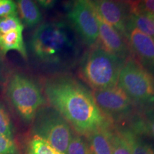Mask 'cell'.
<instances>
[{
  "mask_svg": "<svg viewBox=\"0 0 154 154\" xmlns=\"http://www.w3.org/2000/svg\"><path fill=\"white\" fill-rule=\"evenodd\" d=\"M99 25V39L102 47L107 51L126 61L130 54L126 38L113 26L98 17Z\"/></svg>",
  "mask_w": 154,
  "mask_h": 154,
  "instance_id": "cell-11",
  "label": "cell"
},
{
  "mask_svg": "<svg viewBox=\"0 0 154 154\" xmlns=\"http://www.w3.org/2000/svg\"><path fill=\"white\" fill-rule=\"evenodd\" d=\"M30 48L38 61L57 66H72L80 53L76 34L63 22L39 25L31 37Z\"/></svg>",
  "mask_w": 154,
  "mask_h": 154,
  "instance_id": "cell-2",
  "label": "cell"
},
{
  "mask_svg": "<svg viewBox=\"0 0 154 154\" xmlns=\"http://www.w3.org/2000/svg\"><path fill=\"white\" fill-rule=\"evenodd\" d=\"M44 92L50 106L79 134L87 136L99 128L110 127V120L96 104L91 92L74 77L50 78L44 83Z\"/></svg>",
  "mask_w": 154,
  "mask_h": 154,
  "instance_id": "cell-1",
  "label": "cell"
},
{
  "mask_svg": "<svg viewBox=\"0 0 154 154\" xmlns=\"http://www.w3.org/2000/svg\"><path fill=\"white\" fill-rule=\"evenodd\" d=\"M134 103L149 106L154 103V79L137 61L128 58L119 74L118 84Z\"/></svg>",
  "mask_w": 154,
  "mask_h": 154,
  "instance_id": "cell-5",
  "label": "cell"
},
{
  "mask_svg": "<svg viewBox=\"0 0 154 154\" xmlns=\"http://www.w3.org/2000/svg\"><path fill=\"white\" fill-rule=\"evenodd\" d=\"M113 154H132L128 142L119 131H111Z\"/></svg>",
  "mask_w": 154,
  "mask_h": 154,
  "instance_id": "cell-19",
  "label": "cell"
},
{
  "mask_svg": "<svg viewBox=\"0 0 154 154\" xmlns=\"http://www.w3.org/2000/svg\"><path fill=\"white\" fill-rule=\"evenodd\" d=\"M32 123L34 135L65 154L73 134L70 125L59 111L50 105H44L37 111Z\"/></svg>",
  "mask_w": 154,
  "mask_h": 154,
  "instance_id": "cell-6",
  "label": "cell"
},
{
  "mask_svg": "<svg viewBox=\"0 0 154 154\" xmlns=\"http://www.w3.org/2000/svg\"><path fill=\"white\" fill-rule=\"evenodd\" d=\"M142 123V131H146L154 138V106L146 109L143 118H140Z\"/></svg>",
  "mask_w": 154,
  "mask_h": 154,
  "instance_id": "cell-22",
  "label": "cell"
},
{
  "mask_svg": "<svg viewBox=\"0 0 154 154\" xmlns=\"http://www.w3.org/2000/svg\"><path fill=\"white\" fill-rule=\"evenodd\" d=\"M119 131L128 142L132 154H154L153 150L140 139L132 129L126 128Z\"/></svg>",
  "mask_w": 154,
  "mask_h": 154,
  "instance_id": "cell-16",
  "label": "cell"
},
{
  "mask_svg": "<svg viewBox=\"0 0 154 154\" xmlns=\"http://www.w3.org/2000/svg\"><path fill=\"white\" fill-rule=\"evenodd\" d=\"M92 94L96 104L108 118H122L134 111L135 103L118 85L94 90Z\"/></svg>",
  "mask_w": 154,
  "mask_h": 154,
  "instance_id": "cell-8",
  "label": "cell"
},
{
  "mask_svg": "<svg viewBox=\"0 0 154 154\" xmlns=\"http://www.w3.org/2000/svg\"><path fill=\"white\" fill-rule=\"evenodd\" d=\"M124 61L102 47L95 46L82 57L80 76L94 90L114 87L118 84L119 74Z\"/></svg>",
  "mask_w": 154,
  "mask_h": 154,
  "instance_id": "cell-3",
  "label": "cell"
},
{
  "mask_svg": "<svg viewBox=\"0 0 154 154\" xmlns=\"http://www.w3.org/2000/svg\"><path fill=\"white\" fill-rule=\"evenodd\" d=\"M65 154H90L87 142L79 135L73 134Z\"/></svg>",
  "mask_w": 154,
  "mask_h": 154,
  "instance_id": "cell-21",
  "label": "cell"
},
{
  "mask_svg": "<svg viewBox=\"0 0 154 154\" xmlns=\"http://www.w3.org/2000/svg\"><path fill=\"white\" fill-rule=\"evenodd\" d=\"M143 14H145L147 17H149V18L151 19V22H153L154 24V14H151V13H143Z\"/></svg>",
  "mask_w": 154,
  "mask_h": 154,
  "instance_id": "cell-28",
  "label": "cell"
},
{
  "mask_svg": "<svg viewBox=\"0 0 154 154\" xmlns=\"http://www.w3.org/2000/svg\"><path fill=\"white\" fill-rule=\"evenodd\" d=\"M23 31L15 30L0 35V54L5 57L9 51H16L24 58L27 59V51L23 37Z\"/></svg>",
  "mask_w": 154,
  "mask_h": 154,
  "instance_id": "cell-13",
  "label": "cell"
},
{
  "mask_svg": "<svg viewBox=\"0 0 154 154\" xmlns=\"http://www.w3.org/2000/svg\"><path fill=\"white\" fill-rule=\"evenodd\" d=\"M129 48L144 66L154 69V39L132 26L126 28Z\"/></svg>",
  "mask_w": 154,
  "mask_h": 154,
  "instance_id": "cell-10",
  "label": "cell"
},
{
  "mask_svg": "<svg viewBox=\"0 0 154 154\" xmlns=\"http://www.w3.org/2000/svg\"><path fill=\"white\" fill-rule=\"evenodd\" d=\"M18 15L17 4L12 0H0V18Z\"/></svg>",
  "mask_w": 154,
  "mask_h": 154,
  "instance_id": "cell-24",
  "label": "cell"
},
{
  "mask_svg": "<svg viewBox=\"0 0 154 154\" xmlns=\"http://www.w3.org/2000/svg\"><path fill=\"white\" fill-rule=\"evenodd\" d=\"M24 26L18 15L0 18V35L15 30H24Z\"/></svg>",
  "mask_w": 154,
  "mask_h": 154,
  "instance_id": "cell-20",
  "label": "cell"
},
{
  "mask_svg": "<svg viewBox=\"0 0 154 154\" xmlns=\"http://www.w3.org/2000/svg\"><path fill=\"white\" fill-rule=\"evenodd\" d=\"M97 16L113 26L126 38V24L128 15L126 5L109 0L91 1Z\"/></svg>",
  "mask_w": 154,
  "mask_h": 154,
  "instance_id": "cell-9",
  "label": "cell"
},
{
  "mask_svg": "<svg viewBox=\"0 0 154 154\" xmlns=\"http://www.w3.org/2000/svg\"><path fill=\"white\" fill-rule=\"evenodd\" d=\"M67 16L73 29L84 44L89 47L96 44L99 39V19L91 1H76Z\"/></svg>",
  "mask_w": 154,
  "mask_h": 154,
  "instance_id": "cell-7",
  "label": "cell"
},
{
  "mask_svg": "<svg viewBox=\"0 0 154 154\" xmlns=\"http://www.w3.org/2000/svg\"><path fill=\"white\" fill-rule=\"evenodd\" d=\"M27 154H64L57 151L47 140L34 135L28 141L26 146Z\"/></svg>",
  "mask_w": 154,
  "mask_h": 154,
  "instance_id": "cell-17",
  "label": "cell"
},
{
  "mask_svg": "<svg viewBox=\"0 0 154 154\" xmlns=\"http://www.w3.org/2000/svg\"><path fill=\"white\" fill-rule=\"evenodd\" d=\"M0 134L9 139L14 140V130L8 111L0 101Z\"/></svg>",
  "mask_w": 154,
  "mask_h": 154,
  "instance_id": "cell-18",
  "label": "cell"
},
{
  "mask_svg": "<svg viewBox=\"0 0 154 154\" xmlns=\"http://www.w3.org/2000/svg\"><path fill=\"white\" fill-rule=\"evenodd\" d=\"M37 2L38 5H41L42 7L46 9L51 8L54 5V1H49V0H41V1H38Z\"/></svg>",
  "mask_w": 154,
  "mask_h": 154,
  "instance_id": "cell-27",
  "label": "cell"
},
{
  "mask_svg": "<svg viewBox=\"0 0 154 154\" xmlns=\"http://www.w3.org/2000/svg\"><path fill=\"white\" fill-rule=\"evenodd\" d=\"M5 95L19 116L24 122L33 121L36 112L45 104V98L37 84L19 73L9 75L5 83Z\"/></svg>",
  "mask_w": 154,
  "mask_h": 154,
  "instance_id": "cell-4",
  "label": "cell"
},
{
  "mask_svg": "<svg viewBox=\"0 0 154 154\" xmlns=\"http://www.w3.org/2000/svg\"><path fill=\"white\" fill-rule=\"evenodd\" d=\"M7 74H6L5 65L0 58V88L5 85L6 81H7Z\"/></svg>",
  "mask_w": 154,
  "mask_h": 154,
  "instance_id": "cell-26",
  "label": "cell"
},
{
  "mask_svg": "<svg viewBox=\"0 0 154 154\" xmlns=\"http://www.w3.org/2000/svg\"><path fill=\"white\" fill-rule=\"evenodd\" d=\"M16 4L17 14L24 26L34 27L42 22V14L36 2L19 0Z\"/></svg>",
  "mask_w": 154,
  "mask_h": 154,
  "instance_id": "cell-14",
  "label": "cell"
},
{
  "mask_svg": "<svg viewBox=\"0 0 154 154\" xmlns=\"http://www.w3.org/2000/svg\"><path fill=\"white\" fill-rule=\"evenodd\" d=\"M132 10L142 13H151L154 14V0H145L134 4Z\"/></svg>",
  "mask_w": 154,
  "mask_h": 154,
  "instance_id": "cell-25",
  "label": "cell"
},
{
  "mask_svg": "<svg viewBox=\"0 0 154 154\" xmlns=\"http://www.w3.org/2000/svg\"><path fill=\"white\" fill-rule=\"evenodd\" d=\"M0 154H20L17 143L0 134Z\"/></svg>",
  "mask_w": 154,
  "mask_h": 154,
  "instance_id": "cell-23",
  "label": "cell"
},
{
  "mask_svg": "<svg viewBox=\"0 0 154 154\" xmlns=\"http://www.w3.org/2000/svg\"><path fill=\"white\" fill-rule=\"evenodd\" d=\"M132 26L154 39V24L143 13L132 10L127 19L126 28Z\"/></svg>",
  "mask_w": 154,
  "mask_h": 154,
  "instance_id": "cell-15",
  "label": "cell"
},
{
  "mask_svg": "<svg viewBox=\"0 0 154 154\" xmlns=\"http://www.w3.org/2000/svg\"><path fill=\"white\" fill-rule=\"evenodd\" d=\"M110 127L102 128L88 135L90 154H113Z\"/></svg>",
  "mask_w": 154,
  "mask_h": 154,
  "instance_id": "cell-12",
  "label": "cell"
}]
</instances>
